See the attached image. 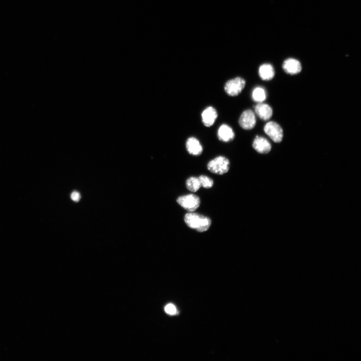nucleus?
Instances as JSON below:
<instances>
[{
  "label": "nucleus",
  "instance_id": "nucleus-5",
  "mask_svg": "<svg viewBox=\"0 0 361 361\" xmlns=\"http://www.w3.org/2000/svg\"><path fill=\"white\" fill-rule=\"evenodd\" d=\"M266 134L275 142H280L283 137V130L276 123L269 122L264 128Z\"/></svg>",
  "mask_w": 361,
  "mask_h": 361
},
{
  "label": "nucleus",
  "instance_id": "nucleus-11",
  "mask_svg": "<svg viewBox=\"0 0 361 361\" xmlns=\"http://www.w3.org/2000/svg\"><path fill=\"white\" fill-rule=\"evenodd\" d=\"M255 112L257 115L264 121L270 120L273 115L271 107L265 103H259L257 104L255 107Z\"/></svg>",
  "mask_w": 361,
  "mask_h": 361
},
{
  "label": "nucleus",
  "instance_id": "nucleus-16",
  "mask_svg": "<svg viewBox=\"0 0 361 361\" xmlns=\"http://www.w3.org/2000/svg\"><path fill=\"white\" fill-rule=\"evenodd\" d=\"M201 187L209 189L213 187L214 185L213 180L210 178L205 176L201 175L199 177Z\"/></svg>",
  "mask_w": 361,
  "mask_h": 361
},
{
  "label": "nucleus",
  "instance_id": "nucleus-6",
  "mask_svg": "<svg viewBox=\"0 0 361 361\" xmlns=\"http://www.w3.org/2000/svg\"><path fill=\"white\" fill-rule=\"evenodd\" d=\"M257 123L256 117L255 113L251 110L245 111L241 115L239 124L240 127L246 130L254 129Z\"/></svg>",
  "mask_w": 361,
  "mask_h": 361
},
{
  "label": "nucleus",
  "instance_id": "nucleus-13",
  "mask_svg": "<svg viewBox=\"0 0 361 361\" xmlns=\"http://www.w3.org/2000/svg\"><path fill=\"white\" fill-rule=\"evenodd\" d=\"M259 76L264 81H271L274 77L275 71L273 66L270 64H264L259 68Z\"/></svg>",
  "mask_w": 361,
  "mask_h": 361
},
{
  "label": "nucleus",
  "instance_id": "nucleus-10",
  "mask_svg": "<svg viewBox=\"0 0 361 361\" xmlns=\"http://www.w3.org/2000/svg\"><path fill=\"white\" fill-rule=\"evenodd\" d=\"M188 153L193 156H200L203 152V147L198 139L194 137H189L186 143Z\"/></svg>",
  "mask_w": 361,
  "mask_h": 361
},
{
  "label": "nucleus",
  "instance_id": "nucleus-9",
  "mask_svg": "<svg viewBox=\"0 0 361 361\" xmlns=\"http://www.w3.org/2000/svg\"><path fill=\"white\" fill-rule=\"evenodd\" d=\"M218 117V112L215 108L209 106L205 108L202 113V122L205 126L210 127L214 125Z\"/></svg>",
  "mask_w": 361,
  "mask_h": 361
},
{
  "label": "nucleus",
  "instance_id": "nucleus-14",
  "mask_svg": "<svg viewBox=\"0 0 361 361\" xmlns=\"http://www.w3.org/2000/svg\"><path fill=\"white\" fill-rule=\"evenodd\" d=\"M186 187L192 192H196L201 187L199 178L191 177L186 180Z\"/></svg>",
  "mask_w": 361,
  "mask_h": 361
},
{
  "label": "nucleus",
  "instance_id": "nucleus-3",
  "mask_svg": "<svg viewBox=\"0 0 361 361\" xmlns=\"http://www.w3.org/2000/svg\"><path fill=\"white\" fill-rule=\"evenodd\" d=\"M177 203L184 209L189 212H194L200 205L199 197L194 194L180 196L177 199Z\"/></svg>",
  "mask_w": 361,
  "mask_h": 361
},
{
  "label": "nucleus",
  "instance_id": "nucleus-18",
  "mask_svg": "<svg viewBox=\"0 0 361 361\" xmlns=\"http://www.w3.org/2000/svg\"><path fill=\"white\" fill-rule=\"evenodd\" d=\"M71 198L75 202H79L81 198V195L79 192L74 191L71 193Z\"/></svg>",
  "mask_w": 361,
  "mask_h": 361
},
{
  "label": "nucleus",
  "instance_id": "nucleus-1",
  "mask_svg": "<svg viewBox=\"0 0 361 361\" xmlns=\"http://www.w3.org/2000/svg\"><path fill=\"white\" fill-rule=\"evenodd\" d=\"M184 221L189 227L199 232L207 231L212 223L208 217L193 212L187 213L185 216Z\"/></svg>",
  "mask_w": 361,
  "mask_h": 361
},
{
  "label": "nucleus",
  "instance_id": "nucleus-2",
  "mask_svg": "<svg viewBox=\"0 0 361 361\" xmlns=\"http://www.w3.org/2000/svg\"><path fill=\"white\" fill-rule=\"evenodd\" d=\"M230 168V162L224 156H219L210 161L207 165L209 171L215 174L224 175L228 172Z\"/></svg>",
  "mask_w": 361,
  "mask_h": 361
},
{
  "label": "nucleus",
  "instance_id": "nucleus-12",
  "mask_svg": "<svg viewBox=\"0 0 361 361\" xmlns=\"http://www.w3.org/2000/svg\"><path fill=\"white\" fill-rule=\"evenodd\" d=\"M218 135L220 140L226 142L233 140L235 137V134L232 129L226 124L220 127Z\"/></svg>",
  "mask_w": 361,
  "mask_h": 361
},
{
  "label": "nucleus",
  "instance_id": "nucleus-4",
  "mask_svg": "<svg viewBox=\"0 0 361 361\" xmlns=\"http://www.w3.org/2000/svg\"><path fill=\"white\" fill-rule=\"evenodd\" d=\"M245 81L240 77L228 81L226 84L225 90L226 93L231 96H236L241 93L245 86Z\"/></svg>",
  "mask_w": 361,
  "mask_h": 361
},
{
  "label": "nucleus",
  "instance_id": "nucleus-17",
  "mask_svg": "<svg viewBox=\"0 0 361 361\" xmlns=\"http://www.w3.org/2000/svg\"><path fill=\"white\" fill-rule=\"evenodd\" d=\"M165 312L169 315H175L177 312V309L174 305L169 304L165 308Z\"/></svg>",
  "mask_w": 361,
  "mask_h": 361
},
{
  "label": "nucleus",
  "instance_id": "nucleus-15",
  "mask_svg": "<svg viewBox=\"0 0 361 361\" xmlns=\"http://www.w3.org/2000/svg\"><path fill=\"white\" fill-rule=\"evenodd\" d=\"M252 97L254 101L259 103H262L266 99V92L263 88L257 87L253 90Z\"/></svg>",
  "mask_w": 361,
  "mask_h": 361
},
{
  "label": "nucleus",
  "instance_id": "nucleus-7",
  "mask_svg": "<svg viewBox=\"0 0 361 361\" xmlns=\"http://www.w3.org/2000/svg\"><path fill=\"white\" fill-rule=\"evenodd\" d=\"M282 68L286 73L291 75L299 74L302 69L300 62L294 58L285 60L283 63Z\"/></svg>",
  "mask_w": 361,
  "mask_h": 361
},
{
  "label": "nucleus",
  "instance_id": "nucleus-8",
  "mask_svg": "<svg viewBox=\"0 0 361 361\" xmlns=\"http://www.w3.org/2000/svg\"><path fill=\"white\" fill-rule=\"evenodd\" d=\"M253 147L259 153L268 154L271 149V146L269 140L260 136H257L253 142Z\"/></svg>",
  "mask_w": 361,
  "mask_h": 361
}]
</instances>
